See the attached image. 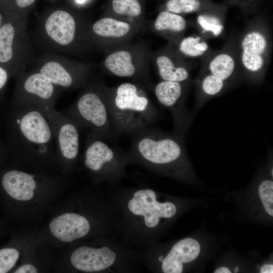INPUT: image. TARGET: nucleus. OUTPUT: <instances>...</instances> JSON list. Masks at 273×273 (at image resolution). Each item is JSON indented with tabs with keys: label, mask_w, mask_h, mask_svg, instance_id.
I'll return each mask as SVG.
<instances>
[{
	"label": "nucleus",
	"mask_w": 273,
	"mask_h": 273,
	"mask_svg": "<svg viewBox=\"0 0 273 273\" xmlns=\"http://www.w3.org/2000/svg\"><path fill=\"white\" fill-rule=\"evenodd\" d=\"M8 161V155L4 141L0 136V167L6 165Z\"/></svg>",
	"instance_id": "obj_32"
},
{
	"label": "nucleus",
	"mask_w": 273,
	"mask_h": 273,
	"mask_svg": "<svg viewBox=\"0 0 273 273\" xmlns=\"http://www.w3.org/2000/svg\"><path fill=\"white\" fill-rule=\"evenodd\" d=\"M59 89L39 71L25 75L18 80L11 104L53 108Z\"/></svg>",
	"instance_id": "obj_11"
},
{
	"label": "nucleus",
	"mask_w": 273,
	"mask_h": 273,
	"mask_svg": "<svg viewBox=\"0 0 273 273\" xmlns=\"http://www.w3.org/2000/svg\"><path fill=\"white\" fill-rule=\"evenodd\" d=\"M2 14L0 12V28L2 26Z\"/></svg>",
	"instance_id": "obj_38"
},
{
	"label": "nucleus",
	"mask_w": 273,
	"mask_h": 273,
	"mask_svg": "<svg viewBox=\"0 0 273 273\" xmlns=\"http://www.w3.org/2000/svg\"><path fill=\"white\" fill-rule=\"evenodd\" d=\"M190 23L181 15L163 10L153 23L154 30L166 38L169 43L175 44L182 37Z\"/></svg>",
	"instance_id": "obj_22"
},
{
	"label": "nucleus",
	"mask_w": 273,
	"mask_h": 273,
	"mask_svg": "<svg viewBox=\"0 0 273 273\" xmlns=\"http://www.w3.org/2000/svg\"><path fill=\"white\" fill-rule=\"evenodd\" d=\"M104 67L112 75L131 78L148 90L153 89L154 85L149 78L146 68L140 64L136 54L130 49H123L112 52L105 58Z\"/></svg>",
	"instance_id": "obj_13"
},
{
	"label": "nucleus",
	"mask_w": 273,
	"mask_h": 273,
	"mask_svg": "<svg viewBox=\"0 0 273 273\" xmlns=\"http://www.w3.org/2000/svg\"><path fill=\"white\" fill-rule=\"evenodd\" d=\"M15 29L11 23L2 25L0 28V63L9 62L14 55Z\"/></svg>",
	"instance_id": "obj_26"
},
{
	"label": "nucleus",
	"mask_w": 273,
	"mask_h": 273,
	"mask_svg": "<svg viewBox=\"0 0 273 273\" xmlns=\"http://www.w3.org/2000/svg\"><path fill=\"white\" fill-rule=\"evenodd\" d=\"M237 33L232 32L223 45L217 51L210 50L201 58L200 71L209 72L226 82L231 87L243 80L239 58Z\"/></svg>",
	"instance_id": "obj_8"
},
{
	"label": "nucleus",
	"mask_w": 273,
	"mask_h": 273,
	"mask_svg": "<svg viewBox=\"0 0 273 273\" xmlns=\"http://www.w3.org/2000/svg\"><path fill=\"white\" fill-rule=\"evenodd\" d=\"M238 271H239L238 267H236V269H234V271H235V272H238Z\"/></svg>",
	"instance_id": "obj_39"
},
{
	"label": "nucleus",
	"mask_w": 273,
	"mask_h": 273,
	"mask_svg": "<svg viewBox=\"0 0 273 273\" xmlns=\"http://www.w3.org/2000/svg\"><path fill=\"white\" fill-rule=\"evenodd\" d=\"M100 82H89L74 102L61 112L88 132L103 140L116 141L118 136L112 126Z\"/></svg>",
	"instance_id": "obj_6"
},
{
	"label": "nucleus",
	"mask_w": 273,
	"mask_h": 273,
	"mask_svg": "<svg viewBox=\"0 0 273 273\" xmlns=\"http://www.w3.org/2000/svg\"><path fill=\"white\" fill-rule=\"evenodd\" d=\"M228 8L222 3L196 14L194 26L202 38H214L222 35Z\"/></svg>",
	"instance_id": "obj_21"
},
{
	"label": "nucleus",
	"mask_w": 273,
	"mask_h": 273,
	"mask_svg": "<svg viewBox=\"0 0 273 273\" xmlns=\"http://www.w3.org/2000/svg\"><path fill=\"white\" fill-rule=\"evenodd\" d=\"M55 136V126L47 109L11 104L6 117L4 142L13 166H25L44 174L59 168Z\"/></svg>",
	"instance_id": "obj_1"
},
{
	"label": "nucleus",
	"mask_w": 273,
	"mask_h": 273,
	"mask_svg": "<svg viewBox=\"0 0 273 273\" xmlns=\"http://www.w3.org/2000/svg\"><path fill=\"white\" fill-rule=\"evenodd\" d=\"M84 167L96 181H115L124 174L127 165L122 154L103 139L88 132L83 155Z\"/></svg>",
	"instance_id": "obj_7"
},
{
	"label": "nucleus",
	"mask_w": 273,
	"mask_h": 273,
	"mask_svg": "<svg viewBox=\"0 0 273 273\" xmlns=\"http://www.w3.org/2000/svg\"><path fill=\"white\" fill-rule=\"evenodd\" d=\"M260 273H272L273 265L272 264H266L261 266L260 269Z\"/></svg>",
	"instance_id": "obj_35"
},
{
	"label": "nucleus",
	"mask_w": 273,
	"mask_h": 273,
	"mask_svg": "<svg viewBox=\"0 0 273 273\" xmlns=\"http://www.w3.org/2000/svg\"><path fill=\"white\" fill-rule=\"evenodd\" d=\"M38 71L43 74L59 88L84 87L89 82L86 70L69 68L56 61L46 63Z\"/></svg>",
	"instance_id": "obj_17"
},
{
	"label": "nucleus",
	"mask_w": 273,
	"mask_h": 273,
	"mask_svg": "<svg viewBox=\"0 0 273 273\" xmlns=\"http://www.w3.org/2000/svg\"><path fill=\"white\" fill-rule=\"evenodd\" d=\"M127 207L134 216L143 217L144 223L148 228L156 227L161 218H171L176 212L173 203L158 202L155 192L150 189H140L134 192Z\"/></svg>",
	"instance_id": "obj_12"
},
{
	"label": "nucleus",
	"mask_w": 273,
	"mask_h": 273,
	"mask_svg": "<svg viewBox=\"0 0 273 273\" xmlns=\"http://www.w3.org/2000/svg\"><path fill=\"white\" fill-rule=\"evenodd\" d=\"M9 76L7 70L0 66V93L6 86Z\"/></svg>",
	"instance_id": "obj_33"
},
{
	"label": "nucleus",
	"mask_w": 273,
	"mask_h": 273,
	"mask_svg": "<svg viewBox=\"0 0 273 273\" xmlns=\"http://www.w3.org/2000/svg\"><path fill=\"white\" fill-rule=\"evenodd\" d=\"M22 255V251L16 244H10L0 248V273L14 270Z\"/></svg>",
	"instance_id": "obj_28"
},
{
	"label": "nucleus",
	"mask_w": 273,
	"mask_h": 273,
	"mask_svg": "<svg viewBox=\"0 0 273 273\" xmlns=\"http://www.w3.org/2000/svg\"><path fill=\"white\" fill-rule=\"evenodd\" d=\"M62 180L48 174L32 173L14 166L0 167V199L9 215L18 206L37 200L40 193H48L60 186Z\"/></svg>",
	"instance_id": "obj_5"
},
{
	"label": "nucleus",
	"mask_w": 273,
	"mask_h": 273,
	"mask_svg": "<svg viewBox=\"0 0 273 273\" xmlns=\"http://www.w3.org/2000/svg\"><path fill=\"white\" fill-rule=\"evenodd\" d=\"M171 45L186 59H201L211 50L206 40L200 35L184 36L175 44Z\"/></svg>",
	"instance_id": "obj_24"
},
{
	"label": "nucleus",
	"mask_w": 273,
	"mask_h": 273,
	"mask_svg": "<svg viewBox=\"0 0 273 273\" xmlns=\"http://www.w3.org/2000/svg\"><path fill=\"white\" fill-rule=\"evenodd\" d=\"M221 3L228 8H237L242 16L248 17L260 12L261 0H224Z\"/></svg>",
	"instance_id": "obj_29"
},
{
	"label": "nucleus",
	"mask_w": 273,
	"mask_h": 273,
	"mask_svg": "<svg viewBox=\"0 0 273 273\" xmlns=\"http://www.w3.org/2000/svg\"><path fill=\"white\" fill-rule=\"evenodd\" d=\"M271 25L263 13L253 16L237 33V44L243 80L261 84L270 64L272 48Z\"/></svg>",
	"instance_id": "obj_4"
},
{
	"label": "nucleus",
	"mask_w": 273,
	"mask_h": 273,
	"mask_svg": "<svg viewBox=\"0 0 273 273\" xmlns=\"http://www.w3.org/2000/svg\"><path fill=\"white\" fill-rule=\"evenodd\" d=\"M38 268L33 263H25L13 270L14 273H36L38 272Z\"/></svg>",
	"instance_id": "obj_31"
},
{
	"label": "nucleus",
	"mask_w": 273,
	"mask_h": 273,
	"mask_svg": "<svg viewBox=\"0 0 273 273\" xmlns=\"http://www.w3.org/2000/svg\"><path fill=\"white\" fill-rule=\"evenodd\" d=\"M195 85V102L191 112L193 118L201 108L208 101L221 96L231 88L223 80L213 74L199 70L194 80Z\"/></svg>",
	"instance_id": "obj_20"
},
{
	"label": "nucleus",
	"mask_w": 273,
	"mask_h": 273,
	"mask_svg": "<svg viewBox=\"0 0 273 273\" xmlns=\"http://www.w3.org/2000/svg\"><path fill=\"white\" fill-rule=\"evenodd\" d=\"M154 58L157 73L161 80L192 81L191 72L193 64L180 56L170 43L157 52Z\"/></svg>",
	"instance_id": "obj_16"
},
{
	"label": "nucleus",
	"mask_w": 273,
	"mask_h": 273,
	"mask_svg": "<svg viewBox=\"0 0 273 273\" xmlns=\"http://www.w3.org/2000/svg\"><path fill=\"white\" fill-rule=\"evenodd\" d=\"M2 224L0 222V233H1L2 231Z\"/></svg>",
	"instance_id": "obj_40"
},
{
	"label": "nucleus",
	"mask_w": 273,
	"mask_h": 273,
	"mask_svg": "<svg viewBox=\"0 0 273 273\" xmlns=\"http://www.w3.org/2000/svg\"><path fill=\"white\" fill-rule=\"evenodd\" d=\"M86 0H76V2L78 4H81L85 2Z\"/></svg>",
	"instance_id": "obj_37"
},
{
	"label": "nucleus",
	"mask_w": 273,
	"mask_h": 273,
	"mask_svg": "<svg viewBox=\"0 0 273 273\" xmlns=\"http://www.w3.org/2000/svg\"><path fill=\"white\" fill-rule=\"evenodd\" d=\"M199 242L193 238H185L176 243L162 259L161 268L164 273H181L184 264L195 260L200 252Z\"/></svg>",
	"instance_id": "obj_18"
},
{
	"label": "nucleus",
	"mask_w": 273,
	"mask_h": 273,
	"mask_svg": "<svg viewBox=\"0 0 273 273\" xmlns=\"http://www.w3.org/2000/svg\"><path fill=\"white\" fill-rule=\"evenodd\" d=\"M115 133L131 136L144 128L151 126L160 113L152 103L148 89L137 83L124 82L109 88L100 82Z\"/></svg>",
	"instance_id": "obj_3"
},
{
	"label": "nucleus",
	"mask_w": 273,
	"mask_h": 273,
	"mask_svg": "<svg viewBox=\"0 0 273 273\" xmlns=\"http://www.w3.org/2000/svg\"><path fill=\"white\" fill-rule=\"evenodd\" d=\"M46 109L55 126L56 153L59 169L67 174L73 168L78 158L81 128L55 108Z\"/></svg>",
	"instance_id": "obj_10"
},
{
	"label": "nucleus",
	"mask_w": 273,
	"mask_h": 273,
	"mask_svg": "<svg viewBox=\"0 0 273 273\" xmlns=\"http://www.w3.org/2000/svg\"><path fill=\"white\" fill-rule=\"evenodd\" d=\"M192 81L161 80L153 86L152 89L159 103L170 111L173 131L183 136L189 129L194 119L186 105Z\"/></svg>",
	"instance_id": "obj_9"
},
{
	"label": "nucleus",
	"mask_w": 273,
	"mask_h": 273,
	"mask_svg": "<svg viewBox=\"0 0 273 273\" xmlns=\"http://www.w3.org/2000/svg\"><path fill=\"white\" fill-rule=\"evenodd\" d=\"M214 273H231V271L226 267L222 266L217 268L214 271Z\"/></svg>",
	"instance_id": "obj_36"
},
{
	"label": "nucleus",
	"mask_w": 273,
	"mask_h": 273,
	"mask_svg": "<svg viewBox=\"0 0 273 273\" xmlns=\"http://www.w3.org/2000/svg\"><path fill=\"white\" fill-rule=\"evenodd\" d=\"M133 29V25L129 22L110 17L99 19L92 26L93 33L97 37L107 41L126 38Z\"/></svg>",
	"instance_id": "obj_23"
},
{
	"label": "nucleus",
	"mask_w": 273,
	"mask_h": 273,
	"mask_svg": "<svg viewBox=\"0 0 273 273\" xmlns=\"http://www.w3.org/2000/svg\"><path fill=\"white\" fill-rule=\"evenodd\" d=\"M131 137L129 149L122 154L127 164L135 163L160 172L183 176L189 168L184 138L173 131L147 127Z\"/></svg>",
	"instance_id": "obj_2"
},
{
	"label": "nucleus",
	"mask_w": 273,
	"mask_h": 273,
	"mask_svg": "<svg viewBox=\"0 0 273 273\" xmlns=\"http://www.w3.org/2000/svg\"><path fill=\"white\" fill-rule=\"evenodd\" d=\"M35 0H15L16 5L20 8H26L31 6Z\"/></svg>",
	"instance_id": "obj_34"
},
{
	"label": "nucleus",
	"mask_w": 273,
	"mask_h": 273,
	"mask_svg": "<svg viewBox=\"0 0 273 273\" xmlns=\"http://www.w3.org/2000/svg\"><path fill=\"white\" fill-rule=\"evenodd\" d=\"M117 259V254L109 247H93L81 246L71 253L69 261L76 270L95 272L106 270L112 266Z\"/></svg>",
	"instance_id": "obj_15"
},
{
	"label": "nucleus",
	"mask_w": 273,
	"mask_h": 273,
	"mask_svg": "<svg viewBox=\"0 0 273 273\" xmlns=\"http://www.w3.org/2000/svg\"><path fill=\"white\" fill-rule=\"evenodd\" d=\"M76 22L74 17L64 10H56L47 18L44 28L47 35L61 46H68L75 39Z\"/></svg>",
	"instance_id": "obj_19"
},
{
	"label": "nucleus",
	"mask_w": 273,
	"mask_h": 273,
	"mask_svg": "<svg viewBox=\"0 0 273 273\" xmlns=\"http://www.w3.org/2000/svg\"><path fill=\"white\" fill-rule=\"evenodd\" d=\"M217 4L212 0H166L163 10L181 15L196 14Z\"/></svg>",
	"instance_id": "obj_25"
},
{
	"label": "nucleus",
	"mask_w": 273,
	"mask_h": 273,
	"mask_svg": "<svg viewBox=\"0 0 273 273\" xmlns=\"http://www.w3.org/2000/svg\"><path fill=\"white\" fill-rule=\"evenodd\" d=\"M113 11L117 15L135 20L142 14V7L139 0H112Z\"/></svg>",
	"instance_id": "obj_27"
},
{
	"label": "nucleus",
	"mask_w": 273,
	"mask_h": 273,
	"mask_svg": "<svg viewBox=\"0 0 273 273\" xmlns=\"http://www.w3.org/2000/svg\"><path fill=\"white\" fill-rule=\"evenodd\" d=\"M92 222L85 214L64 211L50 221L48 230L51 236L62 243H71L82 239L92 230Z\"/></svg>",
	"instance_id": "obj_14"
},
{
	"label": "nucleus",
	"mask_w": 273,
	"mask_h": 273,
	"mask_svg": "<svg viewBox=\"0 0 273 273\" xmlns=\"http://www.w3.org/2000/svg\"><path fill=\"white\" fill-rule=\"evenodd\" d=\"M258 193L265 211L273 216V181L269 179L262 181L258 187Z\"/></svg>",
	"instance_id": "obj_30"
}]
</instances>
